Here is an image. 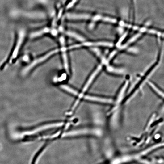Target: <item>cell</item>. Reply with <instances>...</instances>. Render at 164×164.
<instances>
[{"instance_id": "obj_1", "label": "cell", "mask_w": 164, "mask_h": 164, "mask_svg": "<svg viewBox=\"0 0 164 164\" xmlns=\"http://www.w3.org/2000/svg\"><path fill=\"white\" fill-rule=\"evenodd\" d=\"M59 51V50L58 49H54V50L51 51L50 52L47 53L46 54H44V56H41V57L34 60L30 64L23 69L22 74L24 75L27 74L29 71H30L36 66L44 62V61L51 57L53 55L58 52Z\"/></svg>"}, {"instance_id": "obj_2", "label": "cell", "mask_w": 164, "mask_h": 164, "mask_svg": "<svg viewBox=\"0 0 164 164\" xmlns=\"http://www.w3.org/2000/svg\"><path fill=\"white\" fill-rule=\"evenodd\" d=\"M26 36V32L24 29H21L19 31L18 33V37L16 44L14 50L10 59L9 62H11L13 60L16 59L17 57L18 53L21 46L24 41L25 37Z\"/></svg>"}, {"instance_id": "obj_3", "label": "cell", "mask_w": 164, "mask_h": 164, "mask_svg": "<svg viewBox=\"0 0 164 164\" xmlns=\"http://www.w3.org/2000/svg\"><path fill=\"white\" fill-rule=\"evenodd\" d=\"M59 42L61 46V50L62 53V57L63 61L64 69L66 72L69 74V69L68 59L67 54L66 53V48L65 46V40L64 36H61L59 38Z\"/></svg>"}, {"instance_id": "obj_4", "label": "cell", "mask_w": 164, "mask_h": 164, "mask_svg": "<svg viewBox=\"0 0 164 164\" xmlns=\"http://www.w3.org/2000/svg\"><path fill=\"white\" fill-rule=\"evenodd\" d=\"M102 65H99L96 68L95 70L91 74L86 82V83L85 85L84 86L83 88L82 93L81 94V95H82L83 94L86 92L87 90V89L89 88L91 84L92 83L96 77H97V76L98 75L99 73L102 70Z\"/></svg>"}, {"instance_id": "obj_5", "label": "cell", "mask_w": 164, "mask_h": 164, "mask_svg": "<svg viewBox=\"0 0 164 164\" xmlns=\"http://www.w3.org/2000/svg\"><path fill=\"white\" fill-rule=\"evenodd\" d=\"M68 19L72 20H86L91 19V16L89 14L68 13L66 15Z\"/></svg>"}, {"instance_id": "obj_6", "label": "cell", "mask_w": 164, "mask_h": 164, "mask_svg": "<svg viewBox=\"0 0 164 164\" xmlns=\"http://www.w3.org/2000/svg\"><path fill=\"white\" fill-rule=\"evenodd\" d=\"M100 46L99 41H83L82 43L79 44H74L72 46H69L68 49H69L78 48L82 47H97Z\"/></svg>"}, {"instance_id": "obj_7", "label": "cell", "mask_w": 164, "mask_h": 164, "mask_svg": "<svg viewBox=\"0 0 164 164\" xmlns=\"http://www.w3.org/2000/svg\"><path fill=\"white\" fill-rule=\"evenodd\" d=\"M106 70L110 74L117 75H123L125 73V69L123 68L115 67L110 65L107 66Z\"/></svg>"}, {"instance_id": "obj_8", "label": "cell", "mask_w": 164, "mask_h": 164, "mask_svg": "<svg viewBox=\"0 0 164 164\" xmlns=\"http://www.w3.org/2000/svg\"><path fill=\"white\" fill-rule=\"evenodd\" d=\"M141 36V33H139L138 34H135V36H132L130 39H129V40L125 44H124L123 45H121L120 47L119 48L120 50H124V49H125L127 48L128 47V46L130 44H133V43L137 41V40L139 38H140Z\"/></svg>"}, {"instance_id": "obj_9", "label": "cell", "mask_w": 164, "mask_h": 164, "mask_svg": "<svg viewBox=\"0 0 164 164\" xmlns=\"http://www.w3.org/2000/svg\"><path fill=\"white\" fill-rule=\"evenodd\" d=\"M84 98L87 100L96 102L105 103H109L111 102L112 101V100L110 99L103 98L90 95H86L84 97Z\"/></svg>"}, {"instance_id": "obj_10", "label": "cell", "mask_w": 164, "mask_h": 164, "mask_svg": "<svg viewBox=\"0 0 164 164\" xmlns=\"http://www.w3.org/2000/svg\"><path fill=\"white\" fill-rule=\"evenodd\" d=\"M65 34L69 37L74 38L76 40L81 41V42H83L86 40L85 38L83 36L80 35V34H78L77 32H74V31H67L65 32Z\"/></svg>"}, {"instance_id": "obj_11", "label": "cell", "mask_w": 164, "mask_h": 164, "mask_svg": "<svg viewBox=\"0 0 164 164\" xmlns=\"http://www.w3.org/2000/svg\"><path fill=\"white\" fill-rule=\"evenodd\" d=\"M51 30L49 28L45 27L44 29H41L40 30L36 31L31 33L30 35V37L31 38H35L39 37L43 35L46 33H48L50 32Z\"/></svg>"}, {"instance_id": "obj_12", "label": "cell", "mask_w": 164, "mask_h": 164, "mask_svg": "<svg viewBox=\"0 0 164 164\" xmlns=\"http://www.w3.org/2000/svg\"><path fill=\"white\" fill-rule=\"evenodd\" d=\"M129 82L128 81H126L124 84V85L122 86L121 88L120 89V91L119 92L118 97H117V100L118 101H120L123 97L124 94L125 93L126 91L128 86Z\"/></svg>"}, {"instance_id": "obj_13", "label": "cell", "mask_w": 164, "mask_h": 164, "mask_svg": "<svg viewBox=\"0 0 164 164\" xmlns=\"http://www.w3.org/2000/svg\"><path fill=\"white\" fill-rule=\"evenodd\" d=\"M147 83H148L149 85V86L152 89V90L156 93L157 94H158L160 96V97L163 98V93L162 92V91L161 90L154 84H153V82H150V81H148Z\"/></svg>"}, {"instance_id": "obj_14", "label": "cell", "mask_w": 164, "mask_h": 164, "mask_svg": "<svg viewBox=\"0 0 164 164\" xmlns=\"http://www.w3.org/2000/svg\"><path fill=\"white\" fill-rule=\"evenodd\" d=\"M61 87L63 90L67 91V92L69 93L73 94V95H78L77 91L72 88V87L66 85H62L61 86Z\"/></svg>"}, {"instance_id": "obj_15", "label": "cell", "mask_w": 164, "mask_h": 164, "mask_svg": "<svg viewBox=\"0 0 164 164\" xmlns=\"http://www.w3.org/2000/svg\"><path fill=\"white\" fill-rule=\"evenodd\" d=\"M126 51L128 53L132 54H137L139 53V50L138 48L135 46L128 47L125 49Z\"/></svg>"}, {"instance_id": "obj_16", "label": "cell", "mask_w": 164, "mask_h": 164, "mask_svg": "<svg viewBox=\"0 0 164 164\" xmlns=\"http://www.w3.org/2000/svg\"><path fill=\"white\" fill-rule=\"evenodd\" d=\"M128 34V33L126 32L121 36V37L120 38V39H119V40L117 43L116 46L117 47L119 48L121 45L122 42H123L126 37H127Z\"/></svg>"}, {"instance_id": "obj_17", "label": "cell", "mask_w": 164, "mask_h": 164, "mask_svg": "<svg viewBox=\"0 0 164 164\" xmlns=\"http://www.w3.org/2000/svg\"><path fill=\"white\" fill-rule=\"evenodd\" d=\"M45 146L44 145V147H43L38 152V153H36V154L35 155V156L34 157V160H33L32 162V164H35L36 161V158H37L39 154H40V153H41L42 151L44 149V147H45Z\"/></svg>"}, {"instance_id": "obj_18", "label": "cell", "mask_w": 164, "mask_h": 164, "mask_svg": "<svg viewBox=\"0 0 164 164\" xmlns=\"http://www.w3.org/2000/svg\"><path fill=\"white\" fill-rule=\"evenodd\" d=\"M51 33V34L53 36H57V31L56 30V29H54L50 31Z\"/></svg>"}]
</instances>
